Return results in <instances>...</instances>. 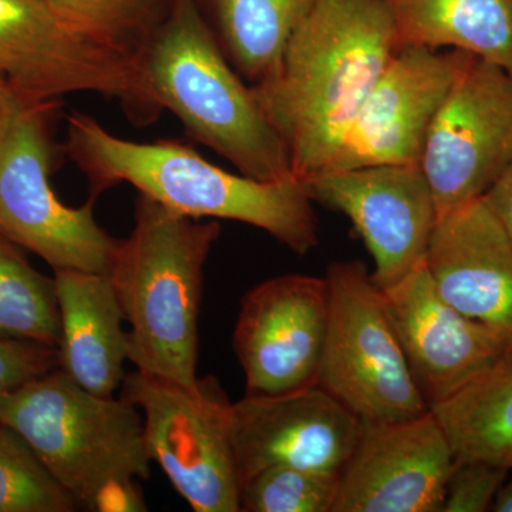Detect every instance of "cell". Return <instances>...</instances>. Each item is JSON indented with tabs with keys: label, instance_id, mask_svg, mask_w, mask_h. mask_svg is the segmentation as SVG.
<instances>
[{
	"label": "cell",
	"instance_id": "cell-1",
	"mask_svg": "<svg viewBox=\"0 0 512 512\" xmlns=\"http://www.w3.org/2000/svg\"><path fill=\"white\" fill-rule=\"evenodd\" d=\"M387 0H315L293 30L275 72L252 86L306 181L338 153L380 74L399 52Z\"/></svg>",
	"mask_w": 512,
	"mask_h": 512
},
{
	"label": "cell",
	"instance_id": "cell-2",
	"mask_svg": "<svg viewBox=\"0 0 512 512\" xmlns=\"http://www.w3.org/2000/svg\"><path fill=\"white\" fill-rule=\"evenodd\" d=\"M63 151L86 175L94 201L101 192L127 183L195 220L238 221L262 229L299 256L318 245L315 201L298 178L264 183L228 173L180 141L124 140L84 113L67 117Z\"/></svg>",
	"mask_w": 512,
	"mask_h": 512
},
{
	"label": "cell",
	"instance_id": "cell-3",
	"mask_svg": "<svg viewBox=\"0 0 512 512\" xmlns=\"http://www.w3.org/2000/svg\"><path fill=\"white\" fill-rule=\"evenodd\" d=\"M134 227L119 239L109 278L130 323L128 360L140 372L198 389V316L208 256L221 235L138 194Z\"/></svg>",
	"mask_w": 512,
	"mask_h": 512
},
{
	"label": "cell",
	"instance_id": "cell-4",
	"mask_svg": "<svg viewBox=\"0 0 512 512\" xmlns=\"http://www.w3.org/2000/svg\"><path fill=\"white\" fill-rule=\"evenodd\" d=\"M0 424L15 430L79 510L146 511L137 480L150 477L143 414L55 369L0 397Z\"/></svg>",
	"mask_w": 512,
	"mask_h": 512
},
{
	"label": "cell",
	"instance_id": "cell-5",
	"mask_svg": "<svg viewBox=\"0 0 512 512\" xmlns=\"http://www.w3.org/2000/svg\"><path fill=\"white\" fill-rule=\"evenodd\" d=\"M138 63L161 109L171 111L192 140L254 180L293 178L281 137L252 86L222 53L195 0H175Z\"/></svg>",
	"mask_w": 512,
	"mask_h": 512
},
{
	"label": "cell",
	"instance_id": "cell-6",
	"mask_svg": "<svg viewBox=\"0 0 512 512\" xmlns=\"http://www.w3.org/2000/svg\"><path fill=\"white\" fill-rule=\"evenodd\" d=\"M60 101L5 94L0 114V237L45 259L53 269L109 275L119 239L94 218V200L64 205L50 184Z\"/></svg>",
	"mask_w": 512,
	"mask_h": 512
},
{
	"label": "cell",
	"instance_id": "cell-7",
	"mask_svg": "<svg viewBox=\"0 0 512 512\" xmlns=\"http://www.w3.org/2000/svg\"><path fill=\"white\" fill-rule=\"evenodd\" d=\"M0 76L9 92L32 101L109 97L137 127L164 111L136 60L80 33L47 0H0Z\"/></svg>",
	"mask_w": 512,
	"mask_h": 512
},
{
	"label": "cell",
	"instance_id": "cell-8",
	"mask_svg": "<svg viewBox=\"0 0 512 512\" xmlns=\"http://www.w3.org/2000/svg\"><path fill=\"white\" fill-rule=\"evenodd\" d=\"M325 279L329 316L318 386L362 421L409 420L430 412L366 266L333 262Z\"/></svg>",
	"mask_w": 512,
	"mask_h": 512
},
{
	"label": "cell",
	"instance_id": "cell-9",
	"mask_svg": "<svg viewBox=\"0 0 512 512\" xmlns=\"http://www.w3.org/2000/svg\"><path fill=\"white\" fill-rule=\"evenodd\" d=\"M121 399L143 414L144 439L178 494L195 512H241L231 407L214 377L197 390L136 370L124 377Z\"/></svg>",
	"mask_w": 512,
	"mask_h": 512
},
{
	"label": "cell",
	"instance_id": "cell-10",
	"mask_svg": "<svg viewBox=\"0 0 512 512\" xmlns=\"http://www.w3.org/2000/svg\"><path fill=\"white\" fill-rule=\"evenodd\" d=\"M512 163V77L476 57L427 137L421 168L439 218L480 200Z\"/></svg>",
	"mask_w": 512,
	"mask_h": 512
},
{
	"label": "cell",
	"instance_id": "cell-11",
	"mask_svg": "<svg viewBox=\"0 0 512 512\" xmlns=\"http://www.w3.org/2000/svg\"><path fill=\"white\" fill-rule=\"evenodd\" d=\"M476 57L460 49L402 47L363 100L326 170L421 164L444 100Z\"/></svg>",
	"mask_w": 512,
	"mask_h": 512
},
{
	"label": "cell",
	"instance_id": "cell-12",
	"mask_svg": "<svg viewBox=\"0 0 512 512\" xmlns=\"http://www.w3.org/2000/svg\"><path fill=\"white\" fill-rule=\"evenodd\" d=\"M305 183L313 201L352 222L375 262L370 278L377 288L423 264L439 212L421 164L326 170Z\"/></svg>",
	"mask_w": 512,
	"mask_h": 512
},
{
	"label": "cell",
	"instance_id": "cell-13",
	"mask_svg": "<svg viewBox=\"0 0 512 512\" xmlns=\"http://www.w3.org/2000/svg\"><path fill=\"white\" fill-rule=\"evenodd\" d=\"M328 316L325 276H276L245 293L232 340L247 380L245 394L316 386Z\"/></svg>",
	"mask_w": 512,
	"mask_h": 512
},
{
	"label": "cell",
	"instance_id": "cell-14",
	"mask_svg": "<svg viewBox=\"0 0 512 512\" xmlns=\"http://www.w3.org/2000/svg\"><path fill=\"white\" fill-rule=\"evenodd\" d=\"M456 464L439 420L362 421L332 512H443Z\"/></svg>",
	"mask_w": 512,
	"mask_h": 512
},
{
	"label": "cell",
	"instance_id": "cell-15",
	"mask_svg": "<svg viewBox=\"0 0 512 512\" xmlns=\"http://www.w3.org/2000/svg\"><path fill=\"white\" fill-rule=\"evenodd\" d=\"M362 420L318 386L272 396L245 394L231 407L232 443L241 485L271 467L339 473Z\"/></svg>",
	"mask_w": 512,
	"mask_h": 512
},
{
	"label": "cell",
	"instance_id": "cell-16",
	"mask_svg": "<svg viewBox=\"0 0 512 512\" xmlns=\"http://www.w3.org/2000/svg\"><path fill=\"white\" fill-rule=\"evenodd\" d=\"M380 292L414 382L430 409L460 392L512 345L497 330L444 302L424 262Z\"/></svg>",
	"mask_w": 512,
	"mask_h": 512
},
{
	"label": "cell",
	"instance_id": "cell-17",
	"mask_svg": "<svg viewBox=\"0 0 512 512\" xmlns=\"http://www.w3.org/2000/svg\"><path fill=\"white\" fill-rule=\"evenodd\" d=\"M424 265L444 302L512 342V244L483 198L439 218Z\"/></svg>",
	"mask_w": 512,
	"mask_h": 512
},
{
	"label": "cell",
	"instance_id": "cell-18",
	"mask_svg": "<svg viewBox=\"0 0 512 512\" xmlns=\"http://www.w3.org/2000/svg\"><path fill=\"white\" fill-rule=\"evenodd\" d=\"M55 282L60 369L90 393L113 397L126 377L128 353L126 318L109 275L55 269Z\"/></svg>",
	"mask_w": 512,
	"mask_h": 512
},
{
	"label": "cell",
	"instance_id": "cell-19",
	"mask_svg": "<svg viewBox=\"0 0 512 512\" xmlns=\"http://www.w3.org/2000/svg\"><path fill=\"white\" fill-rule=\"evenodd\" d=\"M399 49H460L512 77V0H387Z\"/></svg>",
	"mask_w": 512,
	"mask_h": 512
},
{
	"label": "cell",
	"instance_id": "cell-20",
	"mask_svg": "<svg viewBox=\"0 0 512 512\" xmlns=\"http://www.w3.org/2000/svg\"><path fill=\"white\" fill-rule=\"evenodd\" d=\"M315 0H195L222 53L249 84L278 67L293 30Z\"/></svg>",
	"mask_w": 512,
	"mask_h": 512
},
{
	"label": "cell",
	"instance_id": "cell-21",
	"mask_svg": "<svg viewBox=\"0 0 512 512\" xmlns=\"http://www.w3.org/2000/svg\"><path fill=\"white\" fill-rule=\"evenodd\" d=\"M454 456L512 468V345L446 402L431 407Z\"/></svg>",
	"mask_w": 512,
	"mask_h": 512
},
{
	"label": "cell",
	"instance_id": "cell-22",
	"mask_svg": "<svg viewBox=\"0 0 512 512\" xmlns=\"http://www.w3.org/2000/svg\"><path fill=\"white\" fill-rule=\"evenodd\" d=\"M60 336L55 278L37 272L13 242L0 237V338L57 349Z\"/></svg>",
	"mask_w": 512,
	"mask_h": 512
},
{
	"label": "cell",
	"instance_id": "cell-23",
	"mask_svg": "<svg viewBox=\"0 0 512 512\" xmlns=\"http://www.w3.org/2000/svg\"><path fill=\"white\" fill-rule=\"evenodd\" d=\"M67 23L100 45L140 62L175 0H47ZM140 64V63H138Z\"/></svg>",
	"mask_w": 512,
	"mask_h": 512
},
{
	"label": "cell",
	"instance_id": "cell-24",
	"mask_svg": "<svg viewBox=\"0 0 512 512\" xmlns=\"http://www.w3.org/2000/svg\"><path fill=\"white\" fill-rule=\"evenodd\" d=\"M79 505L22 436L0 424V512H74Z\"/></svg>",
	"mask_w": 512,
	"mask_h": 512
},
{
	"label": "cell",
	"instance_id": "cell-25",
	"mask_svg": "<svg viewBox=\"0 0 512 512\" xmlns=\"http://www.w3.org/2000/svg\"><path fill=\"white\" fill-rule=\"evenodd\" d=\"M339 473L271 467L241 485V512H332Z\"/></svg>",
	"mask_w": 512,
	"mask_h": 512
},
{
	"label": "cell",
	"instance_id": "cell-26",
	"mask_svg": "<svg viewBox=\"0 0 512 512\" xmlns=\"http://www.w3.org/2000/svg\"><path fill=\"white\" fill-rule=\"evenodd\" d=\"M508 473L507 468L485 461L456 458L447 481L443 512L491 511Z\"/></svg>",
	"mask_w": 512,
	"mask_h": 512
},
{
	"label": "cell",
	"instance_id": "cell-27",
	"mask_svg": "<svg viewBox=\"0 0 512 512\" xmlns=\"http://www.w3.org/2000/svg\"><path fill=\"white\" fill-rule=\"evenodd\" d=\"M59 350L30 340L0 338V397L59 369Z\"/></svg>",
	"mask_w": 512,
	"mask_h": 512
},
{
	"label": "cell",
	"instance_id": "cell-28",
	"mask_svg": "<svg viewBox=\"0 0 512 512\" xmlns=\"http://www.w3.org/2000/svg\"><path fill=\"white\" fill-rule=\"evenodd\" d=\"M483 200L503 225L512 244V163L484 195Z\"/></svg>",
	"mask_w": 512,
	"mask_h": 512
},
{
	"label": "cell",
	"instance_id": "cell-29",
	"mask_svg": "<svg viewBox=\"0 0 512 512\" xmlns=\"http://www.w3.org/2000/svg\"><path fill=\"white\" fill-rule=\"evenodd\" d=\"M494 512H512V468L504 484L501 485L497 497H495L493 508Z\"/></svg>",
	"mask_w": 512,
	"mask_h": 512
},
{
	"label": "cell",
	"instance_id": "cell-30",
	"mask_svg": "<svg viewBox=\"0 0 512 512\" xmlns=\"http://www.w3.org/2000/svg\"><path fill=\"white\" fill-rule=\"evenodd\" d=\"M8 86H6L5 80H3V77L0 76V93L8 92Z\"/></svg>",
	"mask_w": 512,
	"mask_h": 512
},
{
	"label": "cell",
	"instance_id": "cell-31",
	"mask_svg": "<svg viewBox=\"0 0 512 512\" xmlns=\"http://www.w3.org/2000/svg\"><path fill=\"white\" fill-rule=\"evenodd\" d=\"M8 92H9V90H8ZM8 92L0 93V114H2L3 99H5V94Z\"/></svg>",
	"mask_w": 512,
	"mask_h": 512
}]
</instances>
